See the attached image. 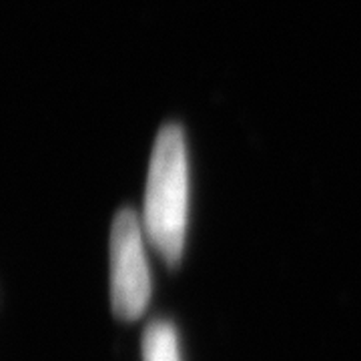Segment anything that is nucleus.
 Here are the masks:
<instances>
[{"instance_id": "nucleus-2", "label": "nucleus", "mask_w": 361, "mask_h": 361, "mask_svg": "<svg viewBox=\"0 0 361 361\" xmlns=\"http://www.w3.org/2000/svg\"><path fill=\"white\" fill-rule=\"evenodd\" d=\"M151 299V273L145 257L139 215L125 207L111 227V303L123 319H137Z\"/></svg>"}, {"instance_id": "nucleus-3", "label": "nucleus", "mask_w": 361, "mask_h": 361, "mask_svg": "<svg viewBox=\"0 0 361 361\" xmlns=\"http://www.w3.org/2000/svg\"><path fill=\"white\" fill-rule=\"evenodd\" d=\"M142 361H180L177 331L169 322H153L141 339Z\"/></svg>"}, {"instance_id": "nucleus-1", "label": "nucleus", "mask_w": 361, "mask_h": 361, "mask_svg": "<svg viewBox=\"0 0 361 361\" xmlns=\"http://www.w3.org/2000/svg\"><path fill=\"white\" fill-rule=\"evenodd\" d=\"M189 209L187 142L179 125L159 130L145 191V231L167 263H179Z\"/></svg>"}]
</instances>
